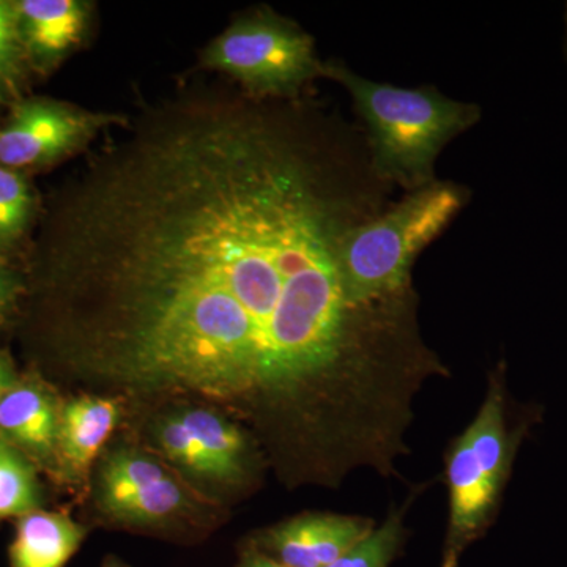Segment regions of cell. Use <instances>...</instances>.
Returning <instances> with one entry per match:
<instances>
[{"mask_svg":"<svg viewBox=\"0 0 567 567\" xmlns=\"http://www.w3.org/2000/svg\"><path fill=\"white\" fill-rule=\"evenodd\" d=\"M352 99L364 125L372 171L390 186L416 192L436 182L440 153L481 121V107L431 87L405 89L368 80L339 61L323 65Z\"/></svg>","mask_w":567,"mask_h":567,"instance_id":"2","label":"cell"},{"mask_svg":"<svg viewBox=\"0 0 567 567\" xmlns=\"http://www.w3.org/2000/svg\"><path fill=\"white\" fill-rule=\"evenodd\" d=\"M103 567H128L125 563L121 561V559L115 557H110L104 561Z\"/></svg>","mask_w":567,"mask_h":567,"instance_id":"21","label":"cell"},{"mask_svg":"<svg viewBox=\"0 0 567 567\" xmlns=\"http://www.w3.org/2000/svg\"><path fill=\"white\" fill-rule=\"evenodd\" d=\"M29 61L14 2L0 0V100L18 95Z\"/></svg>","mask_w":567,"mask_h":567,"instance_id":"17","label":"cell"},{"mask_svg":"<svg viewBox=\"0 0 567 567\" xmlns=\"http://www.w3.org/2000/svg\"><path fill=\"white\" fill-rule=\"evenodd\" d=\"M32 215L31 186L17 169L0 164V249L10 248L20 240Z\"/></svg>","mask_w":567,"mask_h":567,"instance_id":"15","label":"cell"},{"mask_svg":"<svg viewBox=\"0 0 567 567\" xmlns=\"http://www.w3.org/2000/svg\"><path fill=\"white\" fill-rule=\"evenodd\" d=\"M95 499L112 524L134 528L175 524L193 506L188 488L163 462L132 446L115 447L102 458Z\"/></svg>","mask_w":567,"mask_h":567,"instance_id":"6","label":"cell"},{"mask_svg":"<svg viewBox=\"0 0 567 567\" xmlns=\"http://www.w3.org/2000/svg\"><path fill=\"white\" fill-rule=\"evenodd\" d=\"M20 293V279L9 267L0 262V323L6 322L7 317L13 311Z\"/></svg>","mask_w":567,"mask_h":567,"instance_id":"18","label":"cell"},{"mask_svg":"<svg viewBox=\"0 0 567 567\" xmlns=\"http://www.w3.org/2000/svg\"><path fill=\"white\" fill-rule=\"evenodd\" d=\"M468 199L465 186L436 181L354 227L341 248L342 282L350 300L369 303L415 290L417 256L445 233Z\"/></svg>","mask_w":567,"mask_h":567,"instance_id":"3","label":"cell"},{"mask_svg":"<svg viewBox=\"0 0 567 567\" xmlns=\"http://www.w3.org/2000/svg\"><path fill=\"white\" fill-rule=\"evenodd\" d=\"M123 123V117L82 110L54 100H28L13 110L0 128V164L43 166L76 152L102 130Z\"/></svg>","mask_w":567,"mask_h":567,"instance_id":"8","label":"cell"},{"mask_svg":"<svg viewBox=\"0 0 567 567\" xmlns=\"http://www.w3.org/2000/svg\"><path fill=\"white\" fill-rule=\"evenodd\" d=\"M62 402L37 377L18 380L0 398V439L33 465L59 470V427Z\"/></svg>","mask_w":567,"mask_h":567,"instance_id":"10","label":"cell"},{"mask_svg":"<svg viewBox=\"0 0 567 567\" xmlns=\"http://www.w3.org/2000/svg\"><path fill=\"white\" fill-rule=\"evenodd\" d=\"M509 424L505 374L494 372L486 401L447 454L450 520L442 567L461 566L466 548L491 527L529 421Z\"/></svg>","mask_w":567,"mask_h":567,"instance_id":"4","label":"cell"},{"mask_svg":"<svg viewBox=\"0 0 567 567\" xmlns=\"http://www.w3.org/2000/svg\"><path fill=\"white\" fill-rule=\"evenodd\" d=\"M374 520L341 514H301L265 529L249 546L287 567H327L371 535Z\"/></svg>","mask_w":567,"mask_h":567,"instance_id":"9","label":"cell"},{"mask_svg":"<svg viewBox=\"0 0 567 567\" xmlns=\"http://www.w3.org/2000/svg\"><path fill=\"white\" fill-rule=\"evenodd\" d=\"M41 492L35 465L0 439V520L20 518L40 509Z\"/></svg>","mask_w":567,"mask_h":567,"instance_id":"14","label":"cell"},{"mask_svg":"<svg viewBox=\"0 0 567 567\" xmlns=\"http://www.w3.org/2000/svg\"><path fill=\"white\" fill-rule=\"evenodd\" d=\"M566 22H567V14H566Z\"/></svg>","mask_w":567,"mask_h":567,"instance_id":"22","label":"cell"},{"mask_svg":"<svg viewBox=\"0 0 567 567\" xmlns=\"http://www.w3.org/2000/svg\"><path fill=\"white\" fill-rule=\"evenodd\" d=\"M404 509L395 511L361 543L327 567H390L404 546Z\"/></svg>","mask_w":567,"mask_h":567,"instance_id":"16","label":"cell"},{"mask_svg":"<svg viewBox=\"0 0 567 567\" xmlns=\"http://www.w3.org/2000/svg\"><path fill=\"white\" fill-rule=\"evenodd\" d=\"M121 413L118 401L102 395H80L62 404L59 475L70 481L89 475L100 451L117 427Z\"/></svg>","mask_w":567,"mask_h":567,"instance_id":"12","label":"cell"},{"mask_svg":"<svg viewBox=\"0 0 567 567\" xmlns=\"http://www.w3.org/2000/svg\"><path fill=\"white\" fill-rule=\"evenodd\" d=\"M238 567H287L281 565V563L275 561L267 555H264L262 551L257 550L252 546H248L241 551L240 563H238Z\"/></svg>","mask_w":567,"mask_h":567,"instance_id":"19","label":"cell"},{"mask_svg":"<svg viewBox=\"0 0 567 567\" xmlns=\"http://www.w3.org/2000/svg\"><path fill=\"white\" fill-rule=\"evenodd\" d=\"M393 189L363 132L301 99L151 107L55 204L39 270L51 347L132 393L233 406L281 454L357 442L424 352L416 295L358 303L342 282L347 235Z\"/></svg>","mask_w":567,"mask_h":567,"instance_id":"1","label":"cell"},{"mask_svg":"<svg viewBox=\"0 0 567 567\" xmlns=\"http://www.w3.org/2000/svg\"><path fill=\"white\" fill-rule=\"evenodd\" d=\"M87 528L62 513L37 509L17 518L9 547L10 567H65Z\"/></svg>","mask_w":567,"mask_h":567,"instance_id":"13","label":"cell"},{"mask_svg":"<svg viewBox=\"0 0 567 567\" xmlns=\"http://www.w3.org/2000/svg\"><path fill=\"white\" fill-rule=\"evenodd\" d=\"M29 61L50 69L73 51L87 32L92 6L81 0L14 2Z\"/></svg>","mask_w":567,"mask_h":567,"instance_id":"11","label":"cell"},{"mask_svg":"<svg viewBox=\"0 0 567 567\" xmlns=\"http://www.w3.org/2000/svg\"><path fill=\"white\" fill-rule=\"evenodd\" d=\"M20 380L9 354L0 352V398Z\"/></svg>","mask_w":567,"mask_h":567,"instance_id":"20","label":"cell"},{"mask_svg":"<svg viewBox=\"0 0 567 567\" xmlns=\"http://www.w3.org/2000/svg\"><path fill=\"white\" fill-rule=\"evenodd\" d=\"M203 65L221 71L257 100H297L306 84L323 78L315 39L271 9L235 20L208 44Z\"/></svg>","mask_w":567,"mask_h":567,"instance_id":"5","label":"cell"},{"mask_svg":"<svg viewBox=\"0 0 567 567\" xmlns=\"http://www.w3.org/2000/svg\"><path fill=\"white\" fill-rule=\"evenodd\" d=\"M155 440L164 457L183 472L221 486H238L249 476L251 450L244 432L223 413L185 406L159 420Z\"/></svg>","mask_w":567,"mask_h":567,"instance_id":"7","label":"cell"}]
</instances>
